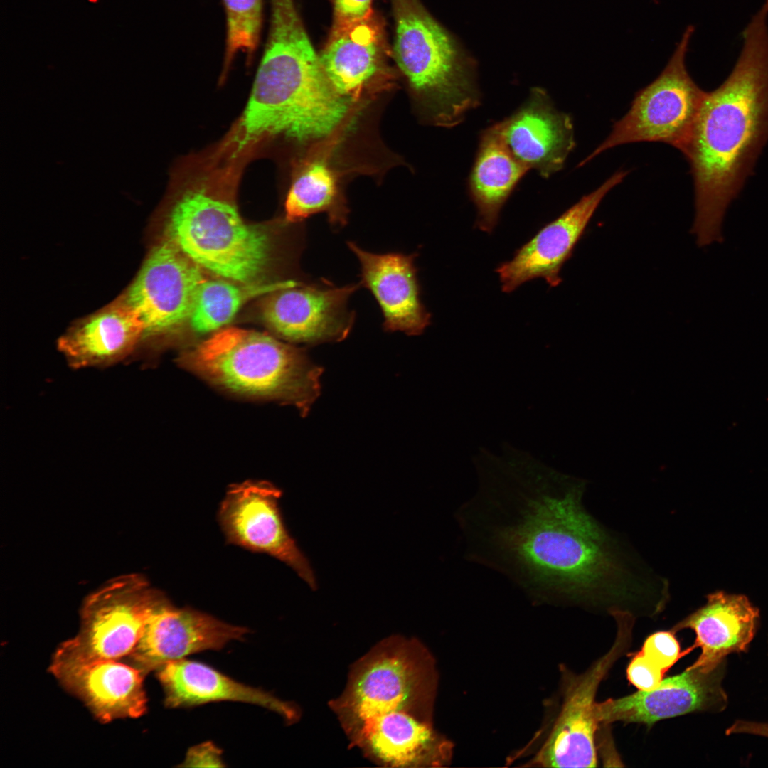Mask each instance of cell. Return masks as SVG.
Returning <instances> with one entry per match:
<instances>
[{
	"label": "cell",
	"instance_id": "cell-1",
	"mask_svg": "<svg viewBox=\"0 0 768 768\" xmlns=\"http://www.w3.org/2000/svg\"><path fill=\"white\" fill-rule=\"evenodd\" d=\"M742 34L732 71L705 92L682 152L693 178L691 232L700 247L722 240L726 210L768 142V0Z\"/></svg>",
	"mask_w": 768,
	"mask_h": 768
},
{
	"label": "cell",
	"instance_id": "cell-2",
	"mask_svg": "<svg viewBox=\"0 0 768 768\" xmlns=\"http://www.w3.org/2000/svg\"><path fill=\"white\" fill-rule=\"evenodd\" d=\"M348 110V99L329 81L294 0H271L264 54L223 151L233 161L265 139H319L338 127Z\"/></svg>",
	"mask_w": 768,
	"mask_h": 768
},
{
	"label": "cell",
	"instance_id": "cell-3",
	"mask_svg": "<svg viewBox=\"0 0 768 768\" xmlns=\"http://www.w3.org/2000/svg\"><path fill=\"white\" fill-rule=\"evenodd\" d=\"M208 164L181 179L167 214L166 239L223 279L260 284L272 262V240L240 216L231 194L237 171Z\"/></svg>",
	"mask_w": 768,
	"mask_h": 768
},
{
	"label": "cell",
	"instance_id": "cell-4",
	"mask_svg": "<svg viewBox=\"0 0 768 768\" xmlns=\"http://www.w3.org/2000/svg\"><path fill=\"white\" fill-rule=\"evenodd\" d=\"M181 360L189 369L218 385L294 404L303 415L320 391L322 369L302 350L252 330L220 329Z\"/></svg>",
	"mask_w": 768,
	"mask_h": 768
},
{
	"label": "cell",
	"instance_id": "cell-5",
	"mask_svg": "<svg viewBox=\"0 0 768 768\" xmlns=\"http://www.w3.org/2000/svg\"><path fill=\"white\" fill-rule=\"evenodd\" d=\"M392 1L397 64L425 100L432 120L457 125L479 103L472 59L418 0Z\"/></svg>",
	"mask_w": 768,
	"mask_h": 768
},
{
	"label": "cell",
	"instance_id": "cell-6",
	"mask_svg": "<svg viewBox=\"0 0 768 768\" xmlns=\"http://www.w3.org/2000/svg\"><path fill=\"white\" fill-rule=\"evenodd\" d=\"M434 678L432 660L420 643L391 636L356 662L344 690L330 707L341 725L410 708L430 709Z\"/></svg>",
	"mask_w": 768,
	"mask_h": 768
},
{
	"label": "cell",
	"instance_id": "cell-7",
	"mask_svg": "<svg viewBox=\"0 0 768 768\" xmlns=\"http://www.w3.org/2000/svg\"><path fill=\"white\" fill-rule=\"evenodd\" d=\"M694 30L693 26L686 28L661 74L636 92L626 114L580 166L606 150L629 143L663 142L683 152L706 92L695 84L686 66Z\"/></svg>",
	"mask_w": 768,
	"mask_h": 768
},
{
	"label": "cell",
	"instance_id": "cell-8",
	"mask_svg": "<svg viewBox=\"0 0 768 768\" xmlns=\"http://www.w3.org/2000/svg\"><path fill=\"white\" fill-rule=\"evenodd\" d=\"M168 602L142 575H126L110 581L86 599L79 633L60 646L51 665L128 656L150 616Z\"/></svg>",
	"mask_w": 768,
	"mask_h": 768
},
{
	"label": "cell",
	"instance_id": "cell-9",
	"mask_svg": "<svg viewBox=\"0 0 768 768\" xmlns=\"http://www.w3.org/2000/svg\"><path fill=\"white\" fill-rule=\"evenodd\" d=\"M617 634L607 651L582 673L567 676L562 704L535 762L547 767H596V696L601 683L630 648L636 618L613 616Z\"/></svg>",
	"mask_w": 768,
	"mask_h": 768
},
{
	"label": "cell",
	"instance_id": "cell-10",
	"mask_svg": "<svg viewBox=\"0 0 768 768\" xmlns=\"http://www.w3.org/2000/svg\"><path fill=\"white\" fill-rule=\"evenodd\" d=\"M361 284L336 286L330 281L287 280L262 306V317L277 335L291 342L340 341L350 333L355 313L348 300Z\"/></svg>",
	"mask_w": 768,
	"mask_h": 768
},
{
	"label": "cell",
	"instance_id": "cell-11",
	"mask_svg": "<svg viewBox=\"0 0 768 768\" xmlns=\"http://www.w3.org/2000/svg\"><path fill=\"white\" fill-rule=\"evenodd\" d=\"M205 279L202 268L167 239L154 247L124 298L143 324L142 339L188 321Z\"/></svg>",
	"mask_w": 768,
	"mask_h": 768
},
{
	"label": "cell",
	"instance_id": "cell-12",
	"mask_svg": "<svg viewBox=\"0 0 768 768\" xmlns=\"http://www.w3.org/2000/svg\"><path fill=\"white\" fill-rule=\"evenodd\" d=\"M281 496V491L267 482L233 485L221 502L219 523L229 543L276 558L315 590L309 562L283 522L278 504Z\"/></svg>",
	"mask_w": 768,
	"mask_h": 768
},
{
	"label": "cell",
	"instance_id": "cell-13",
	"mask_svg": "<svg viewBox=\"0 0 768 768\" xmlns=\"http://www.w3.org/2000/svg\"><path fill=\"white\" fill-rule=\"evenodd\" d=\"M619 171L592 192L553 221L545 225L530 241L518 249L512 260L500 265L496 272L503 292L514 291L520 285L543 278L552 287L562 281L560 270L571 257L590 219L602 199L627 175Z\"/></svg>",
	"mask_w": 768,
	"mask_h": 768
},
{
	"label": "cell",
	"instance_id": "cell-14",
	"mask_svg": "<svg viewBox=\"0 0 768 768\" xmlns=\"http://www.w3.org/2000/svg\"><path fill=\"white\" fill-rule=\"evenodd\" d=\"M722 667L706 671L689 666L663 679L654 689L597 702V720L600 725L621 722L649 726L696 711L722 710L727 702L721 685Z\"/></svg>",
	"mask_w": 768,
	"mask_h": 768
},
{
	"label": "cell",
	"instance_id": "cell-15",
	"mask_svg": "<svg viewBox=\"0 0 768 768\" xmlns=\"http://www.w3.org/2000/svg\"><path fill=\"white\" fill-rule=\"evenodd\" d=\"M248 631L193 609L175 607L168 602L150 616L128 658L130 665L146 674L192 654L220 649Z\"/></svg>",
	"mask_w": 768,
	"mask_h": 768
},
{
	"label": "cell",
	"instance_id": "cell-16",
	"mask_svg": "<svg viewBox=\"0 0 768 768\" xmlns=\"http://www.w3.org/2000/svg\"><path fill=\"white\" fill-rule=\"evenodd\" d=\"M347 246L359 261L360 284L371 292L380 308L384 330L410 336L422 334L430 324L431 314L420 299L417 253H373L352 241H348Z\"/></svg>",
	"mask_w": 768,
	"mask_h": 768
},
{
	"label": "cell",
	"instance_id": "cell-17",
	"mask_svg": "<svg viewBox=\"0 0 768 768\" xmlns=\"http://www.w3.org/2000/svg\"><path fill=\"white\" fill-rule=\"evenodd\" d=\"M502 124L513 154L545 178L562 169L575 146L570 117L558 111L540 88H534L527 102Z\"/></svg>",
	"mask_w": 768,
	"mask_h": 768
},
{
	"label": "cell",
	"instance_id": "cell-18",
	"mask_svg": "<svg viewBox=\"0 0 768 768\" xmlns=\"http://www.w3.org/2000/svg\"><path fill=\"white\" fill-rule=\"evenodd\" d=\"M55 676L103 721L137 718L146 710L145 673L117 660L51 665Z\"/></svg>",
	"mask_w": 768,
	"mask_h": 768
},
{
	"label": "cell",
	"instance_id": "cell-19",
	"mask_svg": "<svg viewBox=\"0 0 768 768\" xmlns=\"http://www.w3.org/2000/svg\"><path fill=\"white\" fill-rule=\"evenodd\" d=\"M759 617L757 608L742 594L720 591L710 594L706 603L676 624L674 633L689 629L695 634L690 651L701 653L691 667L715 669L732 653L745 651L752 640Z\"/></svg>",
	"mask_w": 768,
	"mask_h": 768
},
{
	"label": "cell",
	"instance_id": "cell-20",
	"mask_svg": "<svg viewBox=\"0 0 768 768\" xmlns=\"http://www.w3.org/2000/svg\"><path fill=\"white\" fill-rule=\"evenodd\" d=\"M156 671L164 690L165 705L169 708L237 701L274 711L289 723L300 716L297 707L291 703L239 683L201 662L182 658L168 662Z\"/></svg>",
	"mask_w": 768,
	"mask_h": 768
},
{
	"label": "cell",
	"instance_id": "cell-21",
	"mask_svg": "<svg viewBox=\"0 0 768 768\" xmlns=\"http://www.w3.org/2000/svg\"><path fill=\"white\" fill-rule=\"evenodd\" d=\"M143 334L141 320L123 299L75 325L58 346L73 368L104 367L129 356Z\"/></svg>",
	"mask_w": 768,
	"mask_h": 768
},
{
	"label": "cell",
	"instance_id": "cell-22",
	"mask_svg": "<svg viewBox=\"0 0 768 768\" xmlns=\"http://www.w3.org/2000/svg\"><path fill=\"white\" fill-rule=\"evenodd\" d=\"M384 46L381 23L373 13L361 21L333 27L319 57L335 90L347 99L356 98L378 71Z\"/></svg>",
	"mask_w": 768,
	"mask_h": 768
},
{
	"label": "cell",
	"instance_id": "cell-23",
	"mask_svg": "<svg viewBox=\"0 0 768 768\" xmlns=\"http://www.w3.org/2000/svg\"><path fill=\"white\" fill-rule=\"evenodd\" d=\"M528 170L508 148L502 122L484 131L469 182L479 229L492 231L503 206Z\"/></svg>",
	"mask_w": 768,
	"mask_h": 768
},
{
	"label": "cell",
	"instance_id": "cell-24",
	"mask_svg": "<svg viewBox=\"0 0 768 768\" xmlns=\"http://www.w3.org/2000/svg\"><path fill=\"white\" fill-rule=\"evenodd\" d=\"M284 210L289 223L300 222L319 213H326L335 228L348 222L347 209L335 176L322 161L311 163L296 177L286 196Z\"/></svg>",
	"mask_w": 768,
	"mask_h": 768
},
{
	"label": "cell",
	"instance_id": "cell-25",
	"mask_svg": "<svg viewBox=\"0 0 768 768\" xmlns=\"http://www.w3.org/2000/svg\"><path fill=\"white\" fill-rule=\"evenodd\" d=\"M287 281L245 284L223 279H205L200 285L188 321L199 334L215 333L230 323L249 299L283 287Z\"/></svg>",
	"mask_w": 768,
	"mask_h": 768
},
{
	"label": "cell",
	"instance_id": "cell-26",
	"mask_svg": "<svg viewBox=\"0 0 768 768\" xmlns=\"http://www.w3.org/2000/svg\"><path fill=\"white\" fill-rule=\"evenodd\" d=\"M226 39L221 79L239 53L251 61L257 48L262 24L263 0H223Z\"/></svg>",
	"mask_w": 768,
	"mask_h": 768
},
{
	"label": "cell",
	"instance_id": "cell-27",
	"mask_svg": "<svg viewBox=\"0 0 768 768\" xmlns=\"http://www.w3.org/2000/svg\"><path fill=\"white\" fill-rule=\"evenodd\" d=\"M689 649L681 652L680 644L673 631H659L649 636L640 652L665 673L672 667Z\"/></svg>",
	"mask_w": 768,
	"mask_h": 768
},
{
	"label": "cell",
	"instance_id": "cell-28",
	"mask_svg": "<svg viewBox=\"0 0 768 768\" xmlns=\"http://www.w3.org/2000/svg\"><path fill=\"white\" fill-rule=\"evenodd\" d=\"M665 672L640 651L636 653L626 668L629 682L639 690H650L658 686Z\"/></svg>",
	"mask_w": 768,
	"mask_h": 768
},
{
	"label": "cell",
	"instance_id": "cell-29",
	"mask_svg": "<svg viewBox=\"0 0 768 768\" xmlns=\"http://www.w3.org/2000/svg\"><path fill=\"white\" fill-rule=\"evenodd\" d=\"M334 13L333 27L346 26L361 21L373 11V0H332Z\"/></svg>",
	"mask_w": 768,
	"mask_h": 768
},
{
	"label": "cell",
	"instance_id": "cell-30",
	"mask_svg": "<svg viewBox=\"0 0 768 768\" xmlns=\"http://www.w3.org/2000/svg\"><path fill=\"white\" fill-rule=\"evenodd\" d=\"M222 752L211 742H206L191 748L183 767H223Z\"/></svg>",
	"mask_w": 768,
	"mask_h": 768
},
{
	"label": "cell",
	"instance_id": "cell-31",
	"mask_svg": "<svg viewBox=\"0 0 768 768\" xmlns=\"http://www.w3.org/2000/svg\"><path fill=\"white\" fill-rule=\"evenodd\" d=\"M733 730L735 732L752 733L768 737V724L739 722L734 724Z\"/></svg>",
	"mask_w": 768,
	"mask_h": 768
}]
</instances>
